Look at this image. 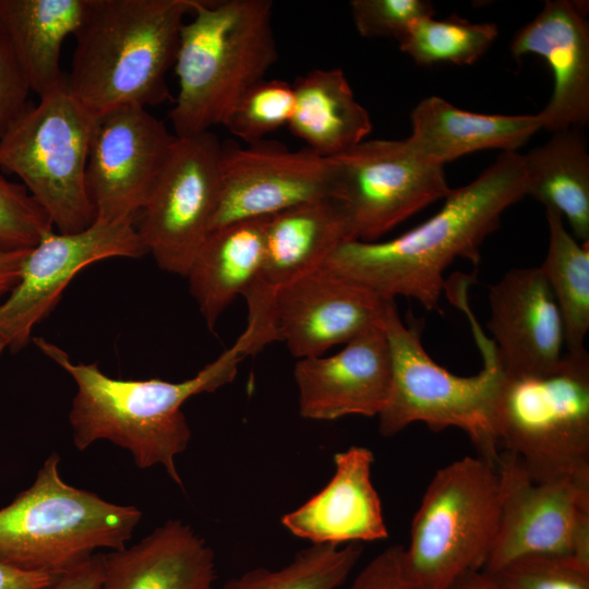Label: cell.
I'll return each instance as SVG.
<instances>
[{"label":"cell","instance_id":"cell-1","mask_svg":"<svg viewBox=\"0 0 589 589\" xmlns=\"http://www.w3.org/2000/svg\"><path fill=\"white\" fill-rule=\"evenodd\" d=\"M522 155L503 152L470 183L452 189L441 209L387 241H348L325 262L380 297L417 300L438 310L444 272L457 259L480 262V247L504 211L526 196Z\"/></svg>","mask_w":589,"mask_h":589},{"label":"cell","instance_id":"cell-2","mask_svg":"<svg viewBox=\"0 0 589 589\" xmlns=\"http://www.w3.org/2000/svg\"><path fill=\"white\" fill-rule=\"evenodd\" d=\"M33 341L76 384L69 422L79 450L99 440L109 441L129 450L141 469L163 466L181 488L175 461L192 436L182 405L194 395L213 393L232 382L239 362L249 356L242 333L230 348L191 378L120 380L106 375L97 363L72 362L63 349L43 337Z\"/></svg>","mask_w":589,"mask_h":589},{"label":"cell","instance_id":"cell-3","mask_svg":"<svg viewBox=\"0 0 589 589\" xmlns=\"http://www.w3.org/2000/svg\"><path fill=\"white\" fill-rule=\"evenodd\" d=\"M200 1L87 0L73 36L70 93L96 117L165 103L182 26Z\"/></svg>","mask_w":589,"mask_h":589},{"label":"cell","instance_id":"cell-4","mask_svg":"<svg viewBox=\"0 0 589 589\" xmlns=\"http://www.w3.org/2000/svg\"><path fill=\"white\" fill-rule=\"evenodd\" d=\"M271 0H201L182 26L175 70L173 134L221 125L239 97L278 59Z\"/></svg>","mask_w":589,"mask_h":589},{"label":"cell","instance_id":"cell-5","mask_svg":"<svg viewBox=\"0 0 589 589\" xmlns=\"http://www.w3.org/2000/svg\"><path fill=\"white\" fill-rule=\"evenodd\" d=\"M51 454L33 484L0 509V562L59 576L95 554L121 550L142 518L133 505L110 503L68 484Z\"/></svg>","mask_w":589,"mask_h":589},{"label":"cell","instance_id":"cell-6","mask_svg":"<svg viewBox=\"0 0 589 589\" xmlns=\"http://www.w3.org/2000/svg\"><path fill=\"white\" fill-rule=\"evenodd\" d=\"M492 424L500 450L532 480L589 482V353L567 352L549 372L503 373Z\"/></svg>","mask_w":589,"mask_h":589},{"label":"cell","instance_id":"cell-7","mask_svg":"<svg viewBox=\"0 0 589 589\" xmlns=\"http://www.w3.org/2000/svg\"><path fill=\"white\" fill-rule=\"evenodd\" d=\"M392 360L387 402L378 417L383 436H394L421 422L433 431H464L479 456L496 464L500 455L492 414L503 377L492 340L478 330L483 368L459 376L437 364L424 350L418 328L401 321L395 301L388 300L382 318Z\"/></svg>","mask_w":589,"mask_h":589},{"label":"cell","instance_id":"cell-8","mask_svg":"<svg viewBox=\"0 0 589 589\" xmlns=\"http://www.w3.org/2000/svg\"><path fill=\"white\" fill-rule=\"evenodd\" d=\"M496 465L467 456L438 469L425 489L404 546L408 568L431 589L484 569L500 526Z\"/></svg>","mask_w":589,"mask_h":589},{"label":"cell","instance_id":"cell-9","mask_svg":"<svg viewBox=\"0 0 589 589\" xmlns=\"http://www.w3.org/2000/svg\"><path fill=\"white\" fill-rule=\"evenodd\" d=\"M96 120L65 84L31 104L0 137V172L22 181L58 232L94 223L86 165Z\"/></svg>","mask_w":589,"mask_h":589},{"label":"cell","instance_id":"cell-10","mask_svg":"<svg viewBox=\"0 0 589 589\" xmlns=\"http://www.w3.org/2000/svg\"><path fill=\"white\" fill-rule=\"evenodd\" d=\"M332 159L349 241H377L452 191L444 167L423 161L407 140H364Z\"/></svg>","mask_w":589,"mask_h":589},{"label":"cell","instance_id":"cell-11","mask_svg":"<svg viewBox=\"0 0 589 589\" xmlns=\"http://www.w3.org/2000/svg\"><path fill=\"white\" fill-rule=\"evenodd\" d=\"M223 145L213 131L178 137L141 212L137 232L157 265L185 277L218 209Z\"/></svg>","mask_w":589,"mask_h":589},{"label":"cell","instance_id":"cell-12","mask_svg":"<svg viewBox=\"0 0 589 589\" xmlns=\"http://www.w3.org/2000/svg\"><path fill=\"white\" fill-rule=\"evenodd\" d=\"M495 465L500 526L484 570L494 573L527 555H572L589 568V482L534 481L507 450Z\"/></svg>","mask_w":589,"mask_h":589},{"label":"cell","instance_id":"cell-13","mask_svg":"<svg viewBox=\"0 0 589 589\" xmlns=\"http://www.w3.org/2000/svg\"><path fill=\"white\" fill-rule=\"evenodd\" d=\"M175 140L166 124L142 106H122L97 117L86 165L94 221L135 220Z\"/></svg>","mask_w":589,"mask_h":589},{"label":"cell","instance_id":"cell-14","mask_svg":"<svg viewBox=\"0 0 589 589\" xmlns=\"http://www.w3.org/2000/svg\"><path fill=\"white\" fill-rule=\"evenodd\" d=\"M147 250L134 221H94L79 232L52 231L27 254L21 277L0 304V334L12 352L23 349L36 324L55 309L60 297L87 265L110 257L139 259Z\"/></svg>","mask_w":589,"mask_h":589},{"label":"cell","instance_id":"cell-15","mask_svg":"<svg viewBox=\"0 0 589 589\" xmlns=\"http://www.w3.org/2000/svg\"><path fill=\"white\" fill-rule=\"evenodd\" d=\"M220 179V200L212 230L239 220L273 216L335 194L332 158L308 148L291 151L264 141L250 147L223 145Z\"/></svg>","mask_w":589,"mask_h":589},{"label":"cell","instance_id":"cell-16","mask_svg":"<svg viewBox=\"0 0 589 589\" xmlns=\"http://www.w3.org/2000/svg\"><path fill=\"white\" fill-rule=\"evenodd\" d=\"M349 241L342 209L335 197L299 204L269 216L263 263L244 293L248 325L244 334L251 354L276 339L274 300L278 290L324 266Z\"/></svg>","mask_w":589,"mask_h":589},{"label":"cell","instance_id":"cell-17","mask_svg":"<svg viewBox=\"0 0 589 589\" xmlns=\"http://www.w3.org/2000/svg\"><path fill=\"white\" fill-rule=\"evenodd\" d=\"M387 301L324 265L277 291L276 339L297 358L322 356L380 324Z\"/></svg>","mask_w":589,"mask_h":589},{"label":"cell","instance_id":"cell-18","mask_svg":"<svg viewBox=\"0 0 589 589\" xmlns=\"http://www.w3.org/2000/svg\"><path fill=\"white\" fill-rule=\"evenodd\" d=\"M488 328L505 375L542 374L563 353L561 312L540 267L508 271L489 291Z\"/></svg>","mask_w":589,"mask_h":589},{"label":"cell","instance_id":"cell-19","mask_svg":"<svg viewBox=\"0 0 589 589\" xmlns=\"http://www.w3.org/2000/svg\"><path fill=\"white\" fill-rule=\"evenodd\" d=\"M299 411L305 419L378 416L392 383V360L382 322L329 357L300 359L293 369Z\"/></svg>","mask_w":589,"mask_h":589},{"label":"cell","instance_id":"cell-20","mask_svg":"<svg viewBox=\"0 0 589 589\" xmlns=\"http://www.w3.org/2000/svg\"><path fill=\"white\" fill-rule=\"evenodd\" d=\"M585 1L548 0L521 27L509 49L515 59L537 55L553 74V92L537 113L542 129H582L589 121V23Z\"/></svg>","mask_w":589,"mask_h":589},{"label":"cell","instance_id":"cell-21","mask_svg":"<svg viewBox=\"0 0 589 589\" xmlns=\"http://www.w3.org/2000/svg\"><path fill=\"white\" fill-rule=\"evenodd\" d=\"M372 450L351 446L334 455L335 473L322 491L281 524L313 544L371 542L388 537L382 503L371 480Z\"/></svg>","mask_w":589,"mask_h":589},{"label":"cell","instance_id":"cell-22","mask_svg":"<svg viewBox=\"0 0 589 589\" xmlns=\"http://www.w3.org/2000/svg\"><path fill=\"white\" fill-rule=\"evenodd\" d=\"M215 579L213 550L170 519L135 545L104 554L100 589H212Z\"/></svg>","mask_w":589,"mask_h":589},{"label":"cell","instance_id":"cell-23","mask_svg":"<svg viewBox=\"0 0 589 589\" xmlns=\"http://www.w3.org/2000/svg\"><path fill=\"white\" fill-rule=\"evenodd\" d=\"M410 121L408 144L423 161L440 167L478 151L516 152L542 130L537 115L477 113L438 96L420 100Z\"/></svg>","mask_w":589,"mask_h":589},{"label":"cell","instance_id":"cell-24","mask_svg":"<svg viewBox=\"0 0 589 589\" xmlns=\"http://www.w3.org/2000/svg\"><path fill=\"white\" fill-rule=\"evenodd\" d=\"M87 0H0V34L38 98L64 86L61 49L79 29Z\"/></svg>","mask_w":589,"mask_h":589},{"label":"cell","instance_id":"cell-25","mask_svg":"<svg viewBox=\"0 0 589 589\" xmlns=\"http://www.w3.org/2000/svg\"><path fill=\"white\" fill-rule=\"evenodd\" d=\"M268 218L244 219L213 229L194 256L185 277L209 329L255 281L263 263Z\"/></svg>","mask_w":589,"mask_h":589},{"label":"cell","instance_id":"cell-26","mask_svg":"<svg viewBox=\"0 0 589 589\" xmlns=\"http://www.w3.org/2000/svg\"><path fill=\"white\" fill-rule=\"evenodd\" d=\"M294 108L288 128L308 149L336 157L372 131L368 110L356 99L341 69H315L292 84Z\"/></svg>","mask_w":589,"mask_h":589},{"label":"cell","instance_id":"cell-27","mask_svg":"<svg viewBox=\"0 0 589 589\" xmlns=\"http://www.w3.org/2000/svg\"><path fill=\"white\" fill-rule=\"evenodd\" d=\"M522 161L526 196L556 211L577 241L589 242V152L581 129L553 132Z\"/></svg>","mask_w":589,"mask_h":589},{"label":"cell","instance_id":"cell-28","mask_svg":"<svg viewBox=\"0 0 589 589\" xmlns=\"http://www.w3.org/2000/svg\"><path fill=\"white\" fill-rule=\"evenodd\" d=\"M549 245L540 267L562 315L567 352L586 350L589 330V242L567 231L563 217L545 208Z\"/></svg>","mask_w":589,"mask_h":589},{"label":"cell","instance_id":"cell-29","mask_svg":"<svg viewBox=\"0 0 589 589\" xmlns=\"http://www.w3.org/2000/svg\"><path fill=\"white\" fill-rule=\"evenodd\" d=\"M362 554L359 542L313 544L299 551L286 566L257 567L226 581L218 589H337Z\"/></svg>","mask_w":589,"mask_h":589},{"label":"cell","instance_id":"cell-30","mask_svg":"<svg viewBox=\"0 0 589 589\" xmlns=\"http://www.w3.org/2000/svg\"><path fill=\"white\" fill-rule=\"evenodd\" d=\"M497 36L494 23H472L456 15L446 20L426 16L412 23L398 44L419 65H469L490 49Z\"/></svg>","mask_w":589,"mask_h":589},{"label":"cell","instance_id":"cell-31","mask_svg":"<svg viewBox=\"0 0 589 589\" xmlns=\"http://www.w3.org/2000/svg\"><path fill=\"white\" fill-rule=\"evenodd\" d=\"M293 108L292 84L278 79H263L239 97L221 125L252 145L283 125H288Z\"/></svg>","mask_w":589,"mask_h":589},{"label":"cell","instance_id":"cell-32","mask_svg":"<svg viewBox=\"0 0 589 589\" xmlns=\"http://www.w3.org/2000/svg\"><path fill=\"white\" fill-rule=\"evenodd\" d=\"M52 231L49 216L26 188L0 173V253L31 250Z\"/></svg>","mask_w":589,"mask_h":589},{"label":"cell","instance_id":"cell-33","mask_svg":"<svg viewBox=\"0 0 589 589\" xmlns=\"http://www.w3.org/2000/svg\"><path fill=\"white\" fill-rule=\"evenodd\" d=\"M492 574L506 589H589V568L572 555H527Z\"/></svg>","mask_w":589,"mask_h":589},{"label":"cell","instance_id":"cell-34","mask_svg":"<svg viewBox=\"0 0 589 589\" xmlns=\"http://www.w3.org/2000/svg\"><path fill=\"white\" fill-rule=\"evenodd\" d=\"M351 16L364 38H402L416 21L434 15L426 0H352Z\"/></svg>","mask_w":589,"mask_h":589},{"label":"cell","instance_id":"cell-35","mask_svg":"<svg viewBox=\"0 0 589 589\" xmlns=\"http://www.w3.org/2000/svg\"><path fill=\"white\" fill-rule=\"evenodd\" d=\"M346 589H431L408 568L404 546L392 545L373 557Z\"/></svg>","mask_w":589,"mask_h":589},{"label":"cell","instance_id":"cell-36","mask_svg":"<svg viewBox=\"0 0 589 589\" xmlns=\"http://www.w3.org/2000/svg\"><path fill=\"white\" fill-rule=\"evenodd\" d=\"M31 89L0 34V137L31 105Z\"/></svg>","mask_w":589,"mask_h":589},{"label":"cell","instance_id":"cell-37","mask_svg":"<svg viewBox=\"0 0 589 589\" xmlns=\"http://www.w3.org/2000/svg\"><path fill=\"white\" fill-rule=\"evenodd\" d=\"M103 577L104 554L95 553L38 589H100Z\"/></svg>","mask_w":589,"mask_h":589},{"label":"cell","instance_id":"cell-38","mask_svg":"<svg viewBox=\"0 0 589 589\" xmlns=\"http://www.w3.org/2000/svg\"><path fill=\"white\" fill-rule=\"evenodd\" d=\"M57 576L27 572L0 562V589H38Z\"/></svg>","mask_w":589,"mask_h":589},{"label":"cell","instance_id":"cell-39","mask_svg":"<svg viewBox=\"0 0 589 589\" xmlns=\"http://www.w3.org/2000/svg\"><path fill=\"white\" fill-rule=\"evenodd\" d=\"M29 251L0 253V304L17 284Z\"/></svg>","mask_w":589,"mask_h":589},{"label":"cell","instance_id":"cell-40","mask_svg":"<svg viewBox=\"0 0 589 589\" xmlns=\"http://www.w3.org/2000/svg\"><path fill=\"white\" fill-rule=\"evenodd\" d=\"M447 589H506L496 576L488 570L467 572L458 577Z\"/></svg>","mask_w":589,"mask_h":589},{"label":"cell","instance_id":"cell-41","mask_svg":"<svg viewBox=\"0 0 589 589\" xmlns=\"http://www.w3.org/2000/svg\"><path fill=\"white\" fill-rule=\"evenodd\" d=\"M5 348H8V340L3 335L0 334V356Z\"/></svg>","mask_w":589,"mask_h":589}]
</instances>
